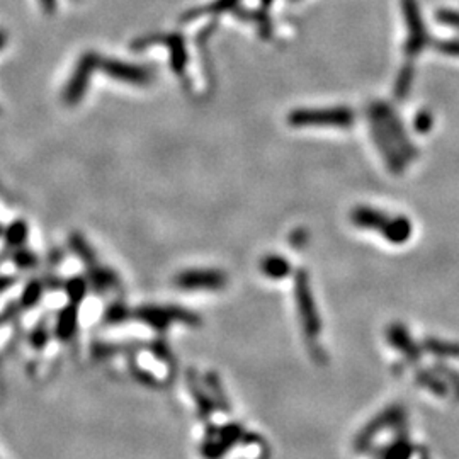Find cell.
<instances>
[{
	"label": "cell",
	"mask_w": 459,
	"mask_h": 459,
	"mask_svg": "<svg viewBox=\"0 0 459 459\" xmlns=\"http://www.w3.org/2000/svg\"><path fill=\"white\" fill-rule=\"evenodd\" d=\"M356 121V112L350 107H321V109H296L287 116L291 126H335L350 128Z\"/></svg>",
	"instance_id": "1"
},
{
	"label": "cell",
	"mask_w": 459,
	"mask_h": 459,
	"mask_svg": "<svg viewBox=\"0 0 459 459\" xmlns=\"http://www.w3.org/2000/svg\"><path fill=\"white\" fill-rule=\"evenodd\" d=\"M99 60H101V55L95 52H87L78 58L77 65H75L73 72L64 89V95H61L66 106L73 107L81 104L87 89H89L92 73L99 68Z\"/></svg>",
	"instance_id": "2"
},
{
	"label": "cell",
	"mask_w": 459,
	"mask_h": 459,
	"mask_svg": "<svg viewBox=\"0 0 459 459\" xmlns=\"http://www.w3.org/2000/svg\"><path fill=\"white\" fill-rule=\"evenodd\" d=\"M367 112H371V114H374L379 121H381V124L385 126L388 135L391 136V140L395 141V145L398 147L400 152H402L405 160H410V158H413V155H417V152L410 145V140H408L407 133H405L402 121H400L398 114H396L390 104L383 101L371 102Z\"/></svg>",
	"instance_id": "3"
},
{
	"label": "cell",
	"mask_w": 459,
	"mask_h": 459,
	"mask_svg": "<svg viewBox=\"0 0 459 459\" xmlns=\"http://www.w3.org/2000/svg\"><path fill=\"white\" fill-rule=\"evenodd\" d=\"M99 68L107 77L114 78L118 82L131 83V85H148L153 81V75H155L150 66L126 64L123 60H114V58L106 56H101V60H99Z\"/></svg>",
	"instance_id": "4"
},
{
	"label": "cell",
	"mask_w": 459,
	"mask_h": 459,
	"mask_svg": "<svg viewBox=\"0 0 459 459\" xmlns=\"http://www.w3.org/2000/svg\"><path fill=\"white\" fill-rule=\"evenodd\" d=\"M402 7L408 28V37L407 43H405V55L417 56L429 43L427 31H425L424 28L422 16H420L417 0H402Z\"/></svg>",
	"instance_id": "5"
},
{
	"label": "cell",
	"mask_w": 459,
	"mask_h": 459,
	"mask_svg": "<svg viewBox=\"0 0 459 459\" xmlns=\"http://www.w3.org/2000/svg\"><path fill=\"white\" fill-rule=\"evenodd\" d=\"M367 119H369V129H371V136L373 140L376 141V147L379 152H381L383 158H385L386 165L390 167L391 172L400 174L403 172V165H405V157L402 155L398 147L395 145V141L391 140V136L388 135V131L385 126L381 124L376 116L367 112Z\"/></svg>",
	"instance_id": "6"
},
{
	"label": "cell",
	"mask_w": 459,
	"mask_h": 459,
	"mask_svg": "<svg viewBox=\"0 0 459 459\" xmlns=\"http://www.w3.org/2000/svg\"><path fill=\"white\" fill-rule=\"evenodd\" d=\"M160 43L167 46L170 53V66L177 75L186 72L187 68V49H186V41L184 37L179 35V32H172V35H162Z\"/></svg>",
	"instance_id": "7"
},
{
	"label": "cell",
	"mask_w": 459,
	"mask_h": 459,
	"mask_svg": "<svg viewBox=\"0 0 459 459\" xmlns=\"http://www.w3.org/2000/svg\"><path fill=\"white\" fill-rule=\"evenodd\" d=\"M350 218H352L354 225L359 228L378 230V232L381 233L383 230L386 228L388 221H390V218H388L385 213L374 210V208H369V206H357L356 210L352 211V215H350Z\"/></svg>",
	"instance_id": "8"
},
{
	"label": "cell",
	"mask_w": 459,
	"mask_h": 459,
	"mask_svg": "<svg viewBox=\"0 0 459 459\" xmlns=\"http://www.w3.org/2000/svg\"><path fill=\"white\" fill-rule=\"evenodd\" d=\"M240 0H215L213 4H208L204 7H196V9L187 11L186 14H182V23H193L198 18L206 14H223V12H235L239 9Z\"/></svg>",
	"instance_id": "9"
},
{
	"label": "cell",
	"mask_w": 459,
	"mask_h": 459,
	"mask_svg": "<svg viewBox=\"0 0 459 459\" xmlns=\"http://www.w3.org/2000/svg\"><path fill=\"white\" fill-rule=\"evenodd\" d=\"M235 16L240 20H245V23H252L254 26L257 28L262 40H270V36H273V23H270V18L267 16L266 9L245 11L239 7V9L235 11Z\"/></svg>",
	"instance_id": "10"
},
{
	"label": "cell",
	"mask_w": 459,
	"mask_h": 459,
	"mask_svg": "<svg viewBox=\"0 0 459 459\" xmlns=\"http://www.w3.org/2000/svg\"><path fill=\"white\" fill-rule=\"evenodd\" d=\"M410 233H412L410 221L403 218V216L390 218L386 228L383 230V237H385L386 240H390L391 244H403V242L408 240Z\"/></svg>",
	"instance_id": "11"
},
{
	"label": "cell",
	"mask_w": 459,
	"mask_h": 459,
	"mask_svg": "<svg viewBox=\"0 0 459 459\" xmlns=\"http://www.w3.org/2000/svg\"><path fill=\"white\" fill-rule=\"evenodd\" d=\"M413 68L412 65H405L402 70H400V75L396 77L395 82V97L396 99H405L410 92L412 82H413Z\"/></svg>",
	"instance_id": "12"
},
{
	"label": "cell",
	"mask_w": 459,
	"mask_h": 459,
	"mask_svg": "<svg viewBox=\"0 0 459 459\" xmlns=\"http://www.w3.org/2000/svg\"><path fill=\"white\" fill-rule=\"evenodd\" d=\"M431 114H427V112H420L419 116H417V119H415V128H417V131H420V133H424V131H427L429 128H431Z\"/></svg>",
	"instance_id": "13"
},
{
	"label": "cell",
	"mask_w": 459,
	"mask_h": 459,
	"mask_svg": "<svg viewBox=\"0 0 459 459\" xmlns=\"http://www.w3.org/2000/svg\"><path fill=\"white\" fill-rule=\"evenodd\" d=\"M40 6L44 14H55L58 2L56 0H40Z\"/></svg>",
	"instance_id": "14"
},
{
	"label": "cell",
	"mask_w": 459,
	"mask_h": 459,
	"mask_svg": "<svg viewBox=\"0 0 459 459\" xmlns=\"http://www.w3.org/2000/svg\"><path fill=\"white\" fill-rule=\"evenodd\" d=\"M6 43H7V35L2 31V29H0V49L6 46Z\"/></svg>",
	"instance_id": "15"
},
{
	"label": "cell",
	"mask_w": 459,
	"mask_h": 459,
	"mask_svg": "<svg viewBox=\"0 0 459 459\" xmlns=\"http://www.w3.org/2000/svg\"><path fill=\"white\" fill-rule=\"evenodd\" d=\"M270 4H273V0H261V7H262V9H267V7H269Z\"/></svg>",
	"instance_id": "16"
},
{
	"label": "cell",
	"mask_w": 459,
	"mask_h": 459,
	"mask_svg": "<svg viewBox=\"0 0 459 459\" xmlns=\"http://www.w3.org/2000/svg\"><path fill=\"white\" fill-rule=\"evenodd\" d=\"M293 2H296V0H293Z\"/></svg>",
	"instance_id": "17"
}]
</instances>
